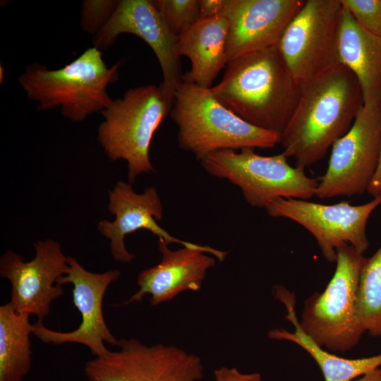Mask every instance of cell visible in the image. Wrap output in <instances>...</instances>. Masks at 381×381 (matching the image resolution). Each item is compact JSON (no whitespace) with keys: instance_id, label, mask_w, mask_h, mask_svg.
Segmentation results:
<instances>
[{"instance_id":"obj_1","label":"cell","mask_w":381,"mask_h":381,"mask_svg":"<svg viewBox=\"0 0 381 381\" xmlns=\"http://www.w3.org/2000/svg\"><path fill=\"white\" fill-rule=\"evenodd\" d=\"M363 107L358 80L340 64L301 83L296 108L279 135L282 153L297 167L316 164L349 131Z\"/></svg>"},{"instance_id":"obj_2","label":"cell","mask_w":381,"mask_h":381,"mask_svg":"<svg viewBox=\"0 0 381 381\" xmlns=\"http://www.w3.org/2000/svg\"><path fill=\"white\" fill-rule=\"evenodd\" d=\"M210 90L244 121L280 135L298 101L300 84L276 45L229 61Z\"/></svg>"},{"instance_id":"obj_3","label":"cell","mask_w":381,"mask_h":381,"mask_svg":"<svg viewBox=\"0 0 381 381\" xmlns=\"http://www.w3.org/2000/svg\"><path fill=\"white\" fill-rule=\"evenodd\" d=\"M121 65V60L108 68L102 52L92 47L59 69L30 64L18 82L38 111L60 107L64 117L80 122L111 102L107 87L118 81Z\"/></svg>"},{"instance_id":"obj_4","label":"cell","mask_w":381,"mask_h":381,"mask_svg":"<svg viewBox=\"0 0 381 381\" xmlns=\"http://www.w3.org/2000/svg\"><path fill=\"white\" fill-rule=\"evenodd\" d=\"M170 116L178 127L179 148L198 160L219 150L267 149L279 143V134L248 123L219 102L210 89L186 82L175 93Z\"/></svg>"},{"instance_id":"obj_5","label":"cell","mask_w":381,"mask_h":381,"mask_svg":"<svg viewBox=\"0 0 381 381\" xmlns=\"http://www.w3.org/2000/svg\"><path fill=\"white\" fill-rule=\"evenodd\" d=\"M171 109L159 87L148 85L128 90L100 111L98 141L109 159L126 162L130 183L154 171L151 142Z\"/></svg>"},{"instance_id":"obj_6","label":"cell","mask_w":381,"mask_h":381,"mask_svg":"<svg viewBox=\"0 0 381 381\" xmlns=\"http://www.w3.org/2000/svg\"><path fill=\"white\" fill-rule=\"evenodd\" d=\"M334 274L321 292L304 303L300 326L317 344L329 352L354 348L365 332L357 313L360 274L363 254L344 243L336 249Z\"/></svg>"},{"instance_id":"obj_7","label":"cell","mask_w":381,"mask_h":381,"mask_svg":"<svg viewBox=\"0 0 381 381\" xmlns=\"http://www.w3.org/2000/svg\"><path fill=\"white\" fill-rule=\"evenodd\" d=\"M210 175L238 186L252 207L266 208L278 198L308 200L315 195L318 180L293 167L282 152L262 156L254 149L219 150L198 159Z\"/></svg>"},{"instance_id":"obj_8","label":"cell","mask_w":381,"mask_h":381,"mask_svg":"<svg viewBox=\"0 0 381 381\" xmlns=\"http://www.w3.org/2000/svg\"><path fill=\"white\" fill-rule=\"evenodd\" d=\"M341 0H305L284 30L278 49L294 79L308 80L338 64Z\"/></svg>"},{"instance_id":"obj_9","label":"cell","mask_w":381,"mask_h":381,"mask_svg":"<svg viewBox=\"0 0 381 381\" xmlns=\"http://www.w3.org/2000/svg\"><path fill=\"white\" fill-rule=\"evenodd\" d=\"M119 350L88 361V381H198L203 377L200 358L174 345L147 346L131 338L119 339Z\"/></svg>"},{"instance_id":"obj_10","label":"cell","mask_w":381,"mask_h":381,"mask_svg":"<svg viewBox=\"0 0 381 381\" xmlns=\"http://www.w3.org/2000/svg\"><path fill=\"white\" fill-rule=\"evenodd\" d=\"M381 157V107H363L349 131L332 147L326 172L318 181L320 199L367 192Z\"/></svg>"},{"instance_id":"obj_11","label":"cell","mask_w":381,"mask_h":381,"mask_svg":"<svg viewBox=\"0 0 381 381\" xmlns=\"http://www.w3.org/2000/svg\"><path fill=\"white\" fill-rule=\"evenodd\" d=\"M380 204L381 195L359 205L348 202L324 205L278 198L265 210L272 217L288 219L301 225L315 238L325 258L334 262L336 249L341 244H349L361 254L368 250L367 222Z\"/></svg>"},{"instance_id":"obj_12","label":"cell","mask_w":381,"mask_h":381,"mask_svg":"<svg viewBox=\"0 0 381 381\" xmlns=\"http://www.w3.org/2000/svg\"><path fill=\"white\" fill-rule=\"evenodd\" d=\"M122 34L141 38L154 52L159 63L162 82L159 85L171 107L175 93L183 82L177 36L168 28L162 15L151 0H121L108 23L93 36V47L109 48Z\"/></svg>"},{"instance_id":"obj_13","label":"cell","mask_w":381,"mask_h":381,"mask_svg":"<svg viewBox=\"0 0 381 381\" xmlns=\"http://www.w3.org/2000/svg\"><path fill=\"white\" fill-rule=\"evenodd\" d=\"M35 249V257L28 262L6 251L0 260V274L11 284L9 303L16 311L35 315L42 322L52 303L64 293L57 280L68 272V256L52 239L37 241Z\"/></svg>"},{"instance_id":"obj_14","label":"cell","mask_w":381,"mask_h":381,"mask_svg":"<svg viewBox=\"0 0 381 381\" xmlns=\"http://www.w3.org/2000/svg\"><path fill=\"white\" fill-rule=\"evenodd\" d=\"M68 264L67 273L57 280V284H73V302L80 313V325L73 331L63 332L48 329L42 322H37L33 324L32 334L45 344H81L88 347L94 356H101L109 351L104 342L111 346L119 344L104 320L102 302L108 286L120 277L121 272L111 270L93 273L70 256Z\"/></svg>"},{"instance_id":"obj_15","label":"cell","mask_w":381,"mask_h":381,"mask_svg":"<svg viewBox=\"0 0 381 381\" xmlns=\"http://www.w3.org/2000/svg\"><path fill=\"white\" fill-rule=\"evenodd\" d=\"M108 209L115 216L110 222L101 220L97 224L100 234L110 241V250L116 261L128 263L135 255L128 251L124 243L126 235L140 229H146L167 243H179L183 247L203 248L206 246L179 239L157 222L163 217V205L157 190L155 187L146 188L142 193H137L132 184L118 181L109 191Z\"/></svg>"},{"instance_id":"obj_16","label":"cell","mask_w":381,"mask_h":381,"mask_svg":"<svg viewBox=\"0 0 381 381\" xmlns=\"http://www.w3.org/2000/svg\"><path fill=\"white\" fill-rule=\"evenodd\" d=\"M158 239L160 262L138 274L139 289L124 304L140 302L145 295H150L151 306H157L174 299L183 291H198L207 272L216 262L207 253L220 262L229 253L208 246L203 248L183 247L172 250L164 240Z\"/></svg>"},{"instance_id":"obj_17","label":"cell","mask_w":381,"mask_h":381,"mask_svg":"<svg viewBox=\"0 0 381 381\" xmlns=\"http://www.w3.org/2000/svg\"><path fill=\"white\" fill-rule=\"evenodd\" d=\"M305 0H226L220 16L229 23L228 62L277 45Z\"/></svg>"},{"instance_id":"obj_18","label":"cell","mask_w":381,"mask_h":381,"mask_svg":"<svg viewBox=\"0 0 381 381\" xmlns=\"http://www.w3.org/2000/svg\"><path fill=\"white\" fill-rule=\"evenodd\" d=\"M338 63L356 77L361 89L363 107H381V37L362 28L342 6L337 37Z\"/></svg>"},{"instance_id":"obj_19","label":"cell","mask_w":381,"mask_h":381,"mask_svg":"<svg viewBox=\"0 0 381 381\" xmlns=\"http://www.w3.org/2000/svg\"><path fill=\"white\" fill-rule=\"evenodd\" d=\"M229 23L217 16L200 19L178 37L176 51L190 61L183 82L210 89L219 72L228 64Z\"/></svg>"},{"instance_id":"obj_20","label":"cell","mask_w":381,"mask_h":381,"mask_svg":"<svg viewBox=\"0 0 381 381\" xmlns=\"http://www.w3.org/2000/svg\"><path fill=\"white\" fill-rule=\"evenodd\" d=\"M273 294L286 310V320L294 327V332L275 328L268 332L271 339L286 340L296 344L307 351L319 365L325 381H351L381 366V353L375 356L349 359L341 358L317 344L301 329L295 310L294 293L282 286H274Z\"/></svg>"},{"instance_id":"obj_21","label":"cell","mask_w":381,"mask_h":381,"mask_svg":"<svg viewBox=\"0 0 381 381\" xmlns=\"http://www.w3.org/2000/svg\"><path fill=\"white\" fill-rule=\"evenodd\" d=\"M30 315L8 302L0 306V381H22L32 364Z\"/></svg>"},{"instance_id":"obj_22","label":"cell","mask_w":381,"mask_h":381,"mask_svg":"<svg viewBox=\"0 0 381 381\" xmlns=\"http://www.w3.org/2000/svg\"><path fill=\"white\" fill-rule=\"evenodd\" d=\"M357 313L365 332L381 336V246L362 267L357 295Z\"/></svg>"},{"instance_id":"obj_23","label":"cell","mask_w":381,"mask_h":381,"mask_svg":"<svg viewBox=\"0 0 381 381\" xmlns=\"http://www.w3.org/2000/svg\"><path fill=\"white\" fill-rule=\"evenodd\" d=\"M153 2L171 32L177 37L200 19L198 0H154Z\"/></svg>"},{"instance_id":"obj_24","label":"cell","mask_w":381,"mask_h":381,"mask_svg":"<svg viewBox=\"0 0 381 381\" xmlns=\"http://www.w3.org/2000/svg\"><path fill=\"white\" fill-rule=\"evenodd\" d=\"M119 1L85 0L80 9V26L85 32L96 35L108 23Z\"/></svg>"},{"instance_id":"obj_25","label":"cell","mask_w":381,"mask_h":381,"mask_svg":"<svg viewBox=\"0 0 381 381\" xmlns=\"http://www.w3.org/2000/svg\"><path fill=\"white\" fill-rule=\"evenodd\" d=\"M341 2L362 28L381 37V0H341Z\"/></svg>"},{"instance_id":"obj_26","label":"cell","mask_w":381,"mask_h":381,"mask_svg":"<svg viewBox=\"0 0 381 381\" xmlns=\"http://www.w3.org/2000/svg\"><path fill=\"white\" fill-rule=\"evenodd\" d=\"M216 381H262L258 373H243L236 368L222 366L214 372Z\"/></svg>"},{"instance_id":"obj_27","label":"cell","mask_w":381,"mask_h":381,"mask_svg":"<svg viewBox=\"0 0 381 381\" xmlns=\"http://www.w3.org/2000/svg\"><path fill=\"white\" fill-rule=\"evenodd\" d=\"M226 0H198L200 18L220 16Z\"/></svg>"},{"instance_id":"obj_28","label":"cell","mask_w":381,"mask_h":381,"mask_svg":"<svg viewBox=\"0 0 381 381\" xmlns=\"http://www.w3.org/2000/svg\"><path fill=\"white\" fill-rule=\"evenodd\" d=\"M367 192L373 198L381 195V157L377 170Z\"/></svg>"},{"instance_id":"obj_29","label":"cell","mask_w":381,"mask_h":381,"mask_svg":"<svg viewBox=\"0 0 381 381\" xmlns=\"http://www.w3.org/2000/svg\"><path fill=\"white\" fill-rule=\"evenodd\" d=\"M356 381H381V368H377L360 377Z\"/></svg>"},{"instance_id":"obj_30","label":"cell","mask_w":381,"mask_h":381,"mask_svg":"<svg viewBox=\"0 0 381 381\" xmlns=\"http://www.w3.org/2000/svg\"><path fill=\"white\" fill-rule=\"evenodd\" d=\"M0 81H1V83H2V81L4 80V68H2V66L1 65L0 66Z\"/></svg>"}]
</instances>
